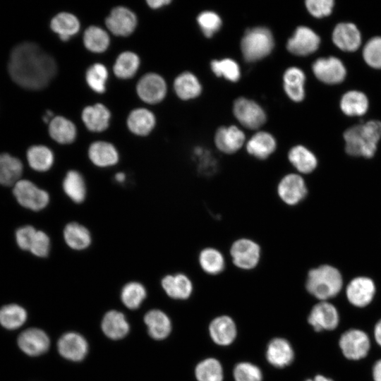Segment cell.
<instances>
[{
    "label": "cell",
    "instance_id": "cell-1",
    "mask_svg": "<svg viewBox=\"0 0 381 381\" xmlns=\"http://www.w3.org/2000/svg\"><path fill=\"white\" fill-rule=\"evenodd\" d=\"M8 69L11 78L18 85L40 90L54 77L56 64L54 58L37 44L25 42L12 50Z\"/></svg>",
    "mask_w": 381,
    "mask_h": 381
},
{
    "label": "cell",
    "instance_id": "cell-2",
    "mask_svg": "<svg viewBox=\"0 0 381 381\" xmlns=\"http://www.w3.org/2000/svg\"><path fill=\"white\" fill-rule=\"evenodd\" d=\"M381 138V122L370 121L353 126L344 133L346 152L354 157L371 158Z\"/></svg>",
    "mask_w": 381,
    "mask_h": 381
},
{
    "label": "cell",
    "instance_id": "cell-3",
    "mask_svg": "<svg viewBox=\"0 0 381 381\" xmlns=\"http://www.w3.org/2000/svg\"><path fill=\"white\" fill-rule=\"evenodd\" d=\"M342 286V275L338 269L332 265H322L310 269L308 272L306 290L321 301L337 296Z\"/></svg>",
    "mask_w": 381,
    "mask_h": 381
},
{
    "label": "cell",
    "instance_id": "cell-4",
    "mask_svg": "<svg viewBox=\"0 0 381 381\" xmlns=\"http://www.w3.org/2000/svg\"><path fill=\"white\" fill-rule=\"evenodd\" d=\"M274 38L270 30L264 27L248 30L241 42L244 59L255 61L267 56L274 47Z\"/></svg>",
    "mask_w": 381,
    "mask_h": 381
},
{
    "label": "cell",
    "instance_id": "cell-5",
    "mask_svg": "<svg viewBox=\"0 0 381 381\" xmlns=\"http://www.w3.org/2000/svg\"><path fill=\"white\" fill-rule=\"evenodd\" d=\"M12 193L20 206L34 212L44 209L49 202V193L28 179H20L16 182Z\"/></svg>",
    "mask_w": 381,
    "mask_h": 381
},
{
    "label": "cell",
    "instance_id": "cell-6",
    "mask_svg": "<svg viewBox=\"0 0 381 381\" xmlns=\"http://www.w3.org/2000/svg\"><path fill=\"white\" fill-rule=\"evenodd\" d=\"M231 262L236 267L243 270L255 268L261 258V247L249 238H239L230 246Z\"/></svg>",
    "mask_w": 381,
    "mask_h": 381
},
{
    "label": "cell",
    "instance_id": "cell-7",
    "mask_svg": "<svg viewBox=\"0 0 381 381\" xmlns=\"http://www.w3.org/2000/svg\"><path fill=\"white\" fill-rule=\"evenodd\" d=\"M339 346L345 358L358 361L364 358L368 354L370 341L364 331L350 329L341 335Z\"/></svg>",
    "mask_w": 381,
    "mask_h": 381
},
{
    "label": "cell",
    "instance_id": "cell-8",
    "mask_svg": "<svg viewBox=\"0 0 381 381\" xmlns=\"http://www.w3.org/2000/svg\"><path fill=\"white\" fill-rule=\"evenodd\" d=\"M277 193L284 204L295 206L306 198L308 188L302 176L289 173L284 175L279 181Z\"/></svg>",
    "mask_w": 381,
    "mask_h": 381
},
{
    "label": "cell",
    "instance_id": "cell-9",
    "mask_svg": "<svg viewBox=\"0 0 381 381\" xmlns=\"http://www.w3.org/2000/svg\"><path fill=\"white\" fill-rule=\"evenodd\" d=\"M233 111L239 123L248 129H258L266 121V115L262 107L247 98L239 97L236 99Z\"/></svg>",
    "mask_w": 381,
    "mask_h": 381
},
{
    "label": "cell",
    "instance_id": "cell-10",
    "mask_svg": "<svg viewBox=\"0 0 381 381\" xmlns=\"http://www.w3.org/2000/svg\"><path fill=\"white\" fill-rule=\"evenodd\" d=\"M308 321L316 332L330 331L337 327L339 323V314L332 303L327 301H322L313 307Z\"/></svg>",
    "mask_w": 381,
    "mask_h": 381
},
{
    "label": "cell",
    "instance_id": "cell-11",
    "mask_svg": "<svg viewBox=\"0 0 381 381\" xmlns=\"http://www.w3.org/2000/svg\"><path fill=\"white\" fill-rule=\"evenodd\" d=\"M375 292V284L373 279L363 276L351 279L346 288L347 300L357 308L368 306L373 300Z\"/></svg>",
    "mask_w": 381,
    "mask_h": 381
},
{
    "label": "cell",
    "instance_id": "cell-12",
    "mask_svg": "<svg viewBox=\"0 0 381 381\" xmlns=\"http://www.w3.org/2000/svg\"><path fill=\"white\" fill-rule=\"evenodd\" d=\"M136 92L143 102L147 104H157L165 97L167 84L159 74L147 73L138 82Z\"/></svg>",
    "mask_w": 381,
    "mask_h": 381
},
{
    "label": "cell",
    "instance_id": "cell-13",
    "mask_svg": "<svg viewBox=\"0 0 381 381\" xmlns=\"http://www.w3.org/2000/svg\"><path fill=\"white\" fill-rule=\"evenodd\" d=\"M107 28L116 36L126 37L135 30L138 19L129 8L119 6L114 8L105 20Z\"/></svg>",
    "mask_w": 381,
    "mask_h": 381
},
{
    "label": "cell",
    "instance_id": "cell-14",
    "mask_svg": "<svg viewBox=\"0 0 381 381\" xmlns=\"http://www.w3.org/2000/svg\"><path fill=\"white\" fill-rule=\"evenodd\" d=\"M320 39L310 28L305 26L297 28L286 43L287 50L297 56H306L319 47Z\"/></svg>",
    "mask_w": 381,
    "mask_h": 381
},
{
    "label": "cell",
    "instance_id": "cell-15",
    "mask_svg": "<svg viewBox=\"0 0 381 381\" xmlns=\"http://www.w3.org/2000/svg\"><path fill=\"white\" fill-rule=\"evenodd\" d=\"M313 71L319 80L327 84L339 83L346 75L343 63L334 56L317 59L313 64Z\"/></svg>",
    "mask_w": 381,
    "mask_h": 381
},
{
    "label": "cell",
    "instance_id": "cell-16",
    "mask_svg": "<svg viewBox=\"0 0 381 381\" xmlns=\"http://www.w3.org/2000/svg\"><path fill=\"white\" fill-rule=\"evenodd\" d=\"M20 349L29 356H39L47 351L49 339L44 332L30 328L23 332L18 339Z\"/></svg>",
    "mask_w": 381,
    "mask_h": 381
},
{
    "label": "cell",
    "instance_id": "cell-17",
    "mask_svg": "<svg viewBox=\"0 0 381 381\" xmlns=\"http://www.w3.org/2000/svg\"><path fill=\"white\" fill-rule=\"evenodd\" d=\"M87 343L85 338L75 332L64 334L58 341L59 353L73 361L83 360L87 353Z\"/></svg>",
    "mask_w": 381,
    "mask_h": 381
},
{
    "label": "cell",
    "instance_id": "cell-18",
    "mask_svg": "<svg viewBox=\"0 0 381 381\" xmlns=\"http://www.w3.org/2000/svg\"><path fill=\"white\" fill-rule=\"evenodd\" d=\"M245 143L243 132L235 126L220 127L214 135L217 148L225 154H234L238 151Z\"/></svg>",
    "mask_w": 381,
    "mask_h": 381
},
{
    "label": "cell",
    "instance_id": "cell-19",
    "mask_svg": "<svg viewBox=\"0 0 381 381\" xmlns=\"http://www.w3.org/2000/svg\"><path fill=\"white\" fill-rule=\"evenodd\" d=\"M332 41L344 52H355L361 43V33L353 23H339L333 30Z\"/></svg>",
    "mask_w": 381,
    "mask_h": 381
},
{
    "label": "cell",
    "instance_id": "cell-20",
    "mask_svg": "<svg viewBox=\"0 0 381 381\" xmlns=\"http://www.w3.org/2000/svg\"><path fill=\"white\" fill-rule=\"evenodd\" d=\"M110 118L109 110L100 103L87 106L82 111V120L85 126L92 132L105 131L109 125Z\"/></svg>",
    "mask_w": 381,
    "mask_h": 381
},
{
    "label": "cell",
    "instance_id": "cell-21",
    "mask_svg": "<svg viewBox=\"0 0 381 381\" xmlns=\"http://www.w3.org/2000/svg\"><path fill=\"white\" fill-rule=\"evenodd\" d=\"M266 357L268 362L273 366L284 368L293 361L294 353L287 340L275 338L271 340L267 346Z\"/></svg>",
    "mask_w": 381,
    "mask_h": 381
},
{
    "label": "cell",
    "instance_id": "cell-22",
    "mask_svg": "<svg viewBox=\"0 0 381 381\" xmlns=\"http://www.w3.org/2000/svg\"><path fill=\"white\" fill-rule=\"evenodd\" d=\"M88 157L97 167H108L117 164L119 155L116 148L110 143L96 141L88 149Z\"/></svg>",
    "mask_w": 381,
    "mask_h": 381
},
{
    "label": "cell",
    "instance_id": "cell-23",
    "mask_svg": "<svg viewBox=\"0 0 381 381\" xmlns=\"http://www.w3.org/2000/svg\"><path fill=\"white\" fill-rule=\"evenodd\" d=\"M162 286L167 294L175 299H187L193 291L191 281L182 273L165 276L162 280Z\"/></svg>",
    "mask_w": 381,
    "mask_h": 381
},
{
    "label": "cell",
    "instance_id": "cell-24",
    "mask_svg": "<svg viewBox=\"0 0 381 381\" xmlns=\"http://www.w3.org/2000/svg\"><path fill=\"white\" fill-rule=\"evenodd\" d=\"M246 147L251 156L258 159H265L275 151L277 143L270 133L260 131L251 137Z\"/></svg>",
    "mask_w": 381,
    "mask_h": 381
},
{
    "label": "cell",
    "instance_id": "cell-25",
    "mask_svg": "<svg viewBox=\"0 0 381 381\" xmlns=\"http://www.w3.org/2000/svg\"><path fill=\"white\" fill-rule=\"evenodd\" d=\"M209 330L212 340L219 345L231 344L236 335L235 323L228 316L216 318L211 322Z\"/></svg>",
    "mask_w": 381,
    "mask_h": 381
},
{
    "label": "cell",
    "instance_id": "cell-26",
    "mask_svg": "<svg viewBox=\"0 0 381 381\" xmlns=\"http://www.w3.org/2000/svg\"><path fill=\"white\" fill-rule=\"evenodd\" d=\"M23 171V165L18 158L8 153L0 154V186H13L20 179Z\"/></svg>",
    "mask_w": 381,
    "mask_h": 381
},
{
    "label": "cell",
    "instance_id": "cell-27",
    "mask_svg": "<svg viewBox=\"0 0 381 381\" xmlns=\"http://www.w3.org/2000/svg\"><path fill=\"white\" fill-rule=\"evenodd\" d=\"M156 119L154 114L145 108L131 111L127 119L128 129L137 135H147L154 128Z\"/></svg>",
    "mask_w": 381,
    "mask_h": 381
},
{
    "label": "cell",
    "instance_id": "cell-28",
    "mask_svg": "<svg viewBox=\"0 0 381 381\" xmlns=\"http://www.w3.org/2000/svg\"><path fill=\"white\" fill-rule=\"evenodd\" d=\"M49 133L58 143L66 145L75 140L77 129L71 121L64 116H57L49 122Z\"/></svg>",
    "mask_w": 381,
    "mask_h": 381
},
{
    "label": "cell",
    "instance_id": "cell-29",
    "mask_svg": "<svg viewBox=\"0 0 381 381\" xmlns=\"http://www.w3.org/2000/svg\"><path fill=\"white\" fill-rule=\"evenodd\" d=\"M288 159L291 165L301 174L312 173L317 167L315 155L303 145H296L288 152Z\"/></svg>",
    "mask_w": 381,
    "mask_h": 381
},
{
    "label": "cell",
    "instance_id": "cell-30",
    "mask_svg": "<svg viewBox=\"0 0 381 381\" xmlns=\"http://www.w3.org/2000/svg\"><path fill=\"white\" fill-rule=\"evenodd\" d=\"M304 73L297 67H290L284 73V88L287 96L294 102H301L305 97Z\"/></svg>",
    "mask_w": 381,
    "mask_h": 381
},
{
    "label": "cell",
    "instance_id": "cell-31",
    "mask_svg": "<svg viewBox=\"0 0 381 381\" xmlns=\"http://www.w3.org/2000/svg\"><path fill=\"white\" fill-rule=\"evenodd\" d=\"M51 29L57 33L62 41H68L70 37L78 32L80 24L78 18L68 12H61L51 20Z\"/></svg>",
    "mask_w": 381,
    "mask_h": 381
},
{
    "label": "cell",
    "instance_id": "cell-32",
    "mask_svg": "<svg viewBox=\"0 0 381 381\" xmlns=\"http://www.w3.org/2000/svg\"><path fill=\"white\" fill-rule=\"evenodd\" d=\"M148 333L155 339H165L171 332V324L168 316L161 310L149 311L144 318Z\"/></svg>",
    "mask_w": 381,
    "mask_h": 381
},
{
    "label": "cell",
    "instance_id": "cell-33",
    "mask_svg": "<svg viewBox=\"0 0 381 381\" xmlns=\"http://www.w3.org/2000/svg\"><path fill=\"white\" fill-rule=\"evenodd\" d=\"M66 243L72 249L81 250L87 248L92 242L89 230L77 222H71L64 229Z\"/></svg>",
    "mask_w": 381,
    "mask_h": 381
},
{
    "label": "cell",
    "instance_id": "cell-34",
    "mask_svg": "<svg viewBox=\"0 0 381 381\" xmlns=\"http://www.w3.org/2000/svg\"><path fill=\"white\" fill-rule=\"evenodd\" d=\"M198 262L203 272L210 275L222 273L226 267L222 253L213 247L202 249L198 255Z\"/></svg>",
    "mask_w": 381,
    "mask_h": 381
},
{
    "label": "cell",
    "instance_id": "cell-35",
    "mask_svg": "<svg viewBox=\"0 0 381 381\" xmlns=\"http://www.w3.org/2000/svg\"><path fill=\"white\" fill-rule=\"evenodd\" d=\"M102 329L109 338L119 339L128 334L129 325L123 313L111 310L104 316Z\"/></svg>",
    "mask_w": 381,
    "mask_h": 381
},
{
    "label": "cell",
    "instance_id": "cell-36",
    "mask_svg": "<svg viewBox=\"0 0 381 381\" xmlns=\"http://www.w3.org/2000/svg\"><path fill=\"white\" fill-rule=\"evenodd\" d=\"M26 157L30 167L39 172L49 170L54 162L53 152L48 147L42 145L30 147L27 150Z\"/></svg>",
    "mask_w": 381,
    "mask_h": 381
},
{
    "label": "cell",
    "instance_id": "cell-37",
    "mask_svg": "<svg viewBox=\"0 0 381 381\" xmlns=\"http://www.w3.org/2000/svg\"><path fill=\"white\" fill-rule=\"evenodd\" d=\"M177 96L183 100L197 97L202 90L201 85L193 73L184 72L178 75L174 83Z\"/></svg>",
    "mask_w": 381,
    "mask_h": 381
},
{
    "label": "cell",
    "instance_id": "cell-38",
    "mask_svg": "<svg viewBox=\"0 0 381 381\" xmlns=\"http://www.w3.org/2000/svg\"><path fill=\"white\" fill-rule=\"evenodd\" d=\"M66 195L74 202L81 203L86 197V186L83 176L75 170L66 174L62 183Z\"/></svg>",
    "mask_w": 381,
    "mask_h": 381
},
{
    "label": "cell",
    "instance_id": "cell-39",
    "mask_svg": "<svg viewBox=\"0 0 381 381\" xmlns=\"http://www.w3.org/2000/svg\"><path fill=\"white\" fill-rule=\"evenodd\" d=\"M342 111L348 116L363 115L368 108V100L365 94L356 90L345 93L340 102Z\"/></svg>",
    "mask_w": 381,
    "mask_h": 381
},
{
    "label": "cell",
    "instance_id": "cell-40",
    "mask_svg": "<svg viewBox=\"0 0 381 381\" xmlns=\"http://www.w3.org/2000/svg\"><path fill=\"white\" fill-rule=\"evenodd\" d=\"M140 63V58L135 53L130 51L123 52L116 59L113 66L114 73L119 78H131L138 71Z\"/></svg>",
    "mask_w": 381,
    "mask_h": 381
},
{
    "label": "cell",
    "instance_id": "cell-41",
    "mask_svg": "<svg viewBox=\"0 0 381 381\" xmlns=\"http://www.w3.org/2000/svg\"><path fill=\"white\" fill-rule=\"evenodd\" d=\"M83 43L89 51L101 53L107 49L110 40L108 33L100 27L92 25L84 32Z\"/></svg>",
    "mask_w": 381,
    "mask_h": 381
},
{
    "label": "cell",
    "instance_id": "cell-42",
    "mask_svg": "<svg viewBox=\"0 0 381 381\" xmlns=\"http://www.w3.org/2000/svg\"><path fill=\"white\" fill-rule=\"evenodd\" d=\"M27 313L17 304H9L0 309V324L8 329L20 327L26 320Z\"/></svg>",
    "mask_w": 381,
    "mask_h": 381
},
{
    "label": "cell",
    "instance_id": "cell-43",
    "mask_svg": "<svg viewBox=\"0 0 381 381\" xmlns=\"http://www.w3.org/2000/svg\"><path fill=\"white\" fill-rule=\"evenodd\" d=\"M193 157L197 163V169L200 175L209 176L217 173L218 161L209 150L197 146L193 149Z\"/></svg>",
    "mask_w": 381,
    "mask_h": 381
},
{
    "label": "cell",
    "instance_id": "cell-44",
    "mask_svg": "<svg viewBox=\"0 0 381 381\" xmlns=\"http://www.w3.org/2000/svg\"><path fill=\"white\" fill-rule=\"evenodd\" d=\"M195 376L198 381H222V367L217 359L207 358L197 365Z\"/></svg>",
    "mask_w": 381,
    "mask_h": 381
},
{
    "label": "cell",
    "instance_id": "cell-45",
    "mask_svg": "<svg viewBox=\"0 0 381 381\" xmlns=\"http://www.w3.org/2000/svg\"><path fill=\"white\" fill-rule=\"evenodd\" d=\"M107 79L108 71L104 65L99 63L90 66L85 73V80L88 86L97 93L105 92Z\"/></svg>",
    "mask_w": 381,
    "mask_h": 381
},
{
    "label": "cell",
    "instance_id": "cell-46",
    "mask_svg": "<svg viewBox=\"0 0 381 381\" xmlns=\"http://www.w3.org/2000/svg\"><path fill=\"white\" fill-rule=\"evenodd\" d=\"M146 296L145 287L139 282L126 284L121 291V301L130 309L138 308Z\"/></svg>",
    "mask_w": 381,
    "mask_h": 381
},
{
    "label": "cell",
    "instance_id": "cell-47",
    "mask_svg": "<svg viewBox=\"0 0 381 381\" xmlns=\"http://www.w3.org/2000/svg\"><path fill=\"white\" fill-rule=\"evenodd\" d=\"M211 69L217 76H223L231 82L237 81L241 76L238 64L231 59L212 61Z\"/></svg>",
    "mask_w": 381,
    "mask_h": 381
},
{
    "label": "cell",
    "instance_id": "cell-48",
    "mask_svg": "<svg viewBox=\"0 0 381 381\" xmlns=\"http://www.w3.org/2000/svg\"><path fill=\"white\" fill-rule=\"evenodd\" d=\"M365 61L374 68H381V37H375L365 44L363 50Z\"/></svg>",
    "mask_w": 381,
    "mask_h": 381
},
{
    "label": "cell",
    "instance_id": "cell-49",
    "mask_svg": "<svg viewBox=\"0 0 381 381\" xmlns=\"http://www.w3.org/2000/svg\"><path fill=\"white\" fill-rule=\"evenodd\" d=\"M197 21L207 37H212L222 25L220 17L213 11H207L200 13L197 18Z\"/></svg>",
    "mask_w": 381,
    "mask_h": 381
},
{
    "label": "cell",
    "instance_id": "cell-50",
    "mask_svg": "<svg viewBox=\"0 0 381 381\" xmlns=\"http://www.w3.org/2000/svg\"><path fill=\"white\" fill-rule=\"evenodd\" d=\"M235 381H262V374L260 369L247 362L237 364L234 370Z\"/></svg>",
    "mask_w": 381,
    "mask_h": 381
},
{
    "label": "cell",
    "instance_id": "cell-51",
    "mask_svg": "<svg viewBox=\"0 0 381 381\" xmlns=\"http://www.w3.org/2000/svg\"><path fill=\"white\" fill-rule=\"evenodd\" d=\"M50 250V239L49 236L43 231L37 230L33 238L30 251L38 258H46Z\"/></svg>",
    "mask_w": 381,
    "mask_h": 381
},
{
    "label": "cell",
    "instance_id": "cell-52",
    "mask_svg": "<svg viewBox=\"0 0 381 381\" xmlns=\"http://www.w3.org/2000/svg\"><path fill=\"white\" fill-rule=\"evenodd\" d=\"M36 231L37 229L32 225L18 227L15 231V240L18 248L22 250L30 251Z\"/></svg>",
    "mask_w": 381,
    "mask_h": 381
},
{
    "label": "cell",
    "instance_id": "cell-53",
    "mask_svg": "<svg viewBox=\"0 0 381 381\" xmlns=\"http://www.w3.org/2000/svg\"><path fill=\"white\" fill-rule=\"evenodd\" d=\"M334 4L332 0H307L306 6L313 16L322 18L332 13Z\"/></svg>",
    "mask_w": 381,
    "mask_h": 381
},
{
    "label": "cell",
    "instance_id": "cell-54",
    "mask_svg": "<svg viewBox=\"0 0 381 381\" xmlns=\"http://www.w3.org/2000/svg\"><path fill=\"white\" fill-rule=\"evenodd\" d=\"M372 375L374 381H381V358L374 363Z\"/></svg>",
    "mask_w": 381,
    "mask_h": 381
},
{
    "label": "cell",
    "instance_id": "cell-55",
    "mask_svg": "<svg viewBox=\"0 0 381 381\" xmlns=\"http://www.w3.org/2000/svg\"><path fill=\"white\" fill-rule=\"evenodd\" d=\"M169 3H171L170 0H147V5L153 9L159 8L165 5L169 4Z\"/></svg>",
    "mask_w": 381,
    "mask_h": 381
},
{
    "label": "cell",
    "instance_id": "cell-56",
    "mask_svg": "<svg viewBox=\"0 0 381 381\" xmlns=\"http://www.w3.org/2000/svg\"><path fill=\"white\" fill-rule=\"evenodd\" d=\"M373 334L377 344L381 346V319L375 324Z\"/></svg>",
    "mask_w": 381,
    "mask_h": 381
},
{
    "label": "cell",
    "instance_id": "cell-57",
    "mask_svg": "<svg viewBox=\"0 0 381 381\" xmlns=\"http://www.w3.org/2000/svg\"><path fill=\"white\" fill-rule=\"evenodd\" d=\"M306 381H333L331 378L327 377L322 375H318L313 379H307Z\"/></svg>",
    "mask_w": 381,
    "mask_h": 381
},
{
    "label": "cell",
    "instance_id": "cell-58",
    "mask_svg": "<svg viewBox=\"0 0 381 381\" xmlns=\"http://www.w3.org/2000/svg\"><path fill=\"white\" fill-rule=\"evenodd\" d=\"M115 179L117 182L122 183L126 179V175L123 172H119L115 174Z\"/></svg>",
    "mask_w": 381,
    "mask_h": 381
}]
</instances>
